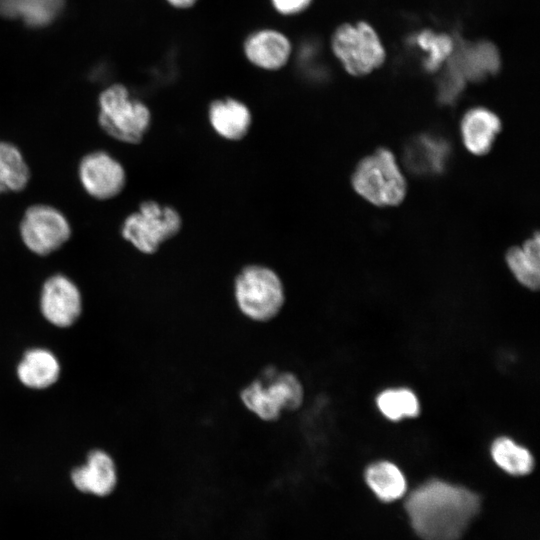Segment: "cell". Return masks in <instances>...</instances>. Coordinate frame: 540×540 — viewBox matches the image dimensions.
<instances>
[{
	"label": "cell",
	"mask_w": 540,
	"mask_h": 540,
	"mask_svg": "<svg viewBox=\"0 0 540 540\" xmlns=\"http://www.w3.org/2000/svg\"><path fill=\"white\" fill-rule=\"evenodd\" d=\"M404 508L422 540H459L481 508L475 492L439 479L414 489Z\"/></svg>",
	"instance_id": "6da1fadb"
},
{
	"label": "cell",
	"mask_w": 540,
	"mask_h": 540,
	"mask_svg": "<svg viewBox=\"0 0 540 540\" xmlns=\"http://www.w3.org/2000/svg\"><path fill=\"white\" fill-rule=\"evenodd\" d=\"M304 396V386L297 374L274 365L264 367L239 391L243 407L266 423L278 421L284 412L299 409Z\"/></svg>",
	"instance_id": "7a4b0ae2"
},
{
	"label": "cell",
	"mask_w": 540,
	"mask_h": 540,
	"mask_svg": "<svg viewBox=\"0 0 540 540\" xmlns=\"http://www.w3.org/2000/svg\"><path fill=\"white\" fill-rule=\"evenodd\" d=\"M234 298L244 318L263 324L281 313L286 296L281 278L275 271L262 265H249L236 276Z\"/></svg>",
	"instance_id": "3957f363"
},
{
	"label": "cell",
	"mask_w": 540,
	"mask_h": 540,
	"mask_svg": "<svg viewBox=\"0 0 540 540\" xmlns=\"http://www.w3.org/2000/svg\"><path fill=\"white\" fill-rule=\"evenodd\" d=\"M355 191L376 206H395L406 194V181L388 149L380 148L362 159L352 175Z\"/></svg>",
	"instance_id": "277c9868"
},
{
	"label": "cell",
	"mask_w": 540,
	"mask_h": 540,
	"mask_svg": "<svg viewBox=\"0 0 540 540\" xmlns=\"http://www.w3.org/2000/svg\"><path fill=\"white\" fill-rule=\"evenodd\" d=\"M98 122L112 138L129 144L139 143L150 125L148 107L131 98L122 84H113L99 96Z\"/></svg>",
	"instance_id": "5b68a950"
},
{
	"label": "cell",
	"mask_w": 540,
	"mask_h": 540,
	"mask_svg": "<svg viewBox=\"0 0 540 540\" xmlns=\"http://www.w3.org/2000/svg\"><path fill=\"white\" fill-rule=\"evenodd\" d=\"M331 48L344 69L353 76H364L379 68L385 61V49L366 22L338 26L331 37Z\"/></svg>",
	"instance_id": "8992f818"
},
{
	"label": "cell",
	"mask_w": 540,
	"mask_h": 540,
	"mask_svg": "<svg viewBox=\"0 0 540 540\" xmlns=\"http://www.w3.org/2000/svg\"><path fill=\"white\" fill-rule=\"evenodd\" d=\"M181 225V217L174 208L149 200L142 202L139 210L124 220L121 234L140 252L152 254L163 242L174 237Z\"/></svg>",
	"instance_id": "52a82bcc"
},
{
	"label": "cell",
	"mask_w": 540,
	"mask_h": 540,
	"mask_svg": "<svg viewBox=\"0 0 540 540\" xmlns=\"http://www.w3.org/2000/svg\"><path fill=\"white\" fill-rule=\"evenodd\" d=\"M19 231L25 247L39 256H47L57 251L72 234L65 215L47 204L29 206L23 214Z\"/></svg>",
	"instance_id": "ba28073f"
},
{
	"label": "cell",
	"mask_w": 540,
	"mask_h": 540,
	"mask_svg": "<svg viewBox=\"0 0 540 540\" xmlns=\"http://www.w3.org/2000/svg\"><path fill=\"white\" fill-rule=\"evenodd\" d=\"M78 175L84 190L98 200L117 196L126 183L123 166L105 151L85 155L79 163Z\"/></svg>",
	"instance_id": "9c48e42d"
},
{
	"label": "cell",
	"mask_w": 540,
	"mask_h": 540,
	"mask_svg": "<svg viewBox=\"0 0 540 540\" xmlns=\"http://www.w3.org/2000/svg\"><path fill=\"white\" fill-rule=\"evenodd\" d=\"M81 294L66 276L48 278L42 288L40 306L44 317L59 327L71 325L81 312Z\"/></svg>",
	"instance_id": "30bf717a"
},
{
	"label": "cell",
	"mask_w": 540,
	"mask_h": 540,
	"mask_svg": "<svg viewBox=\"0 0 540 540\" xmlns=\"http://www.w3.org/2000/svg\"><path fill=\"white\" fill-rule=\"evenodd\" d=\"M450 154V144L443 136L421 133L407 141L403 160L412 173L419 176H435L444 171Z\"/></svg>",
	"instance_id": "8fae6325"
},
{
	"label": "cell",
	"mask_w": 540,
	"mask_h": 540,
	"mask_svg": "<svg viewBox=\"0 0 540 540\" xmlns=\"http://www.w3.org/2000/svg\"><path fill=\"white\" fill-rule=\"evenodd\" d=\"M246 59L263 70L275 71L284 67L292 53V44L282 32L265 28L250 33L243 44Z\"/></svg>",
	"instance_id": "7c38bea8"
},
{
	"label": "cell",
	"mask_w": 540,
	"mask_h": 540,
	"mask_svg": "<svg viewBox=\"0 0 540 540\" xmlns=\"http://www.w3.org/2000/svg\"><path fill=\"white\" fill-rule=\"evenodd\" d=\"M71 479L82 492L107 496L117 484L116 466L107 453L95 450L88 455L85 465L72 471Z\"/></svg>",
	"instance_id": "4fadbf2b"
},
{
	"label": "cell",
	"mask_w": 540,
	"mask_h": 540,
	"mask_svg": "<svg viewBox=\"0 0 540 540\" xmlns=\"http://www.w3.org/2000/svg\"><path fill=\"white\" fill-rule=\"evenodd\" d=\"M460 129L467 150L475 155H484L490 151L501 129V121L489 109L475 107L464 114Z\"/></svg>",
	"instance_id": "5bb4252c"
},
{
	"label": "cell",
	"mask_w": 540,
	"mask_h": 540,
	"mask_svg": "<svg viewBox=\"0 0 540 540\" xmlns=\"http://www.w3.org/2000/svg\"><path fill=\"white\" fill-rule=\"evenodd\" d=\"M209 120L220 136L229 140H239L247 134L252 118L250 110L244 103L227 98L210 104Z\"/></svg>",
	"instance_id": "9a60e30c"
},
{
	"label": "cell",
	"mask_w": 540,
	"mask_h": 540,
	"mask_svg": "<svg viewBox=\"0 0 540 540\" xmlns=\"http://www.w3.org/2000/svg\"><path fill=\"white\" fill-rule=\"evenodd\" d=\"M65 0H0V15L21 18L31 27L50 24L63 9Z\"/></svg>",
	"instance_id": "2e32d148"
},
{
	"label": "cell",
	"mask_w": 540,
	"mask_h": 540,
	"mask_svg": "<svg viewBox=\"0 0 540 540\" xmlns=\"http://www.w3.org/2000/svg\"><path fill=\"white\" fill-rule=\"evenodd\" d=\"M365 481L375 496L385 503L402 498L407 490L404 474L388 461H379L368 466L365 470Z\"/></svg>",
	"instance_id": "e0dca14e"
},
{
	"label": "cell",
	"mask_w": 540,
	"mask_h": 540,
	"mask_svg": "<svg viewBox=\"0 0 540 540\" xmlns=\"http://www.w3.org/2000/svg\"><path fill=\"white\" fill-rule=\"evenodd\" d=\"M60 372L55 356L44 349L28 351L18 366L20 381L31 388L42 389L53 384Z\"/></svg>",
	"instance_id": "ac0fdd59"
},
{
	"label": "cell",
	"mask_w": 540,
	"mask_h": 540,
	"mask_svg": "<svg viewBox=\"0 0 540 540\" xmlns=\"http://www.w3.org/2000/svg\"><path fill=\"white\" fill-rule=\"evenodd\" d=\"M539 235L535 233L521 247L506 254L509 269L515 278L529 289H537L540 280Z\"/></svg>",
	"instance_id": "d6986e66"
},
{
	"label": "cell",
	"mask_w": 540,
	"mask_h": 540,
	"mask_svg": "<svg viewBox=\"0 0 540 540\" xmlns=\"http://www.w3.org/2000/svg\"><path fill=\"white\" fill-rule=\"evenodd\" d=\"M30 179V169L14 144L0 141V194L20 192Z\"/></svg>",
	"instance_id": "ffe728a7"
},
{
	"label": "cell",
	"mask_w": 540,
	"mask_h": 540,
	"mask_svg": "<svg viewBox=\"0 0 540 540\" xmlns=\"http://www.w3.org/2000/svg\"><path fill=\"white\" fill-rule=\"evenodd\" d=\"M491 456L503 471L514 476L529 474L534 467L532 454L507 437H500L493 442Z\"/></svg>",
	"instance_id": "44dd1931"
},
{
	"label": "cell",
	"mask_w": 540,
	"mask_h": 540,
	"mask_svg": "<svg viewBox=\"0 0 540 540\" xmlns=\"http://www.w3.org/2000/svg\"><path fill=\"white\" fill-rule=\"evenodd\" d=\"M380 412L392 421L416 417L420 412L417 396L407 388L387 389L376 399Z\"/></svg>",
	"instance_id": "7402d4cb"
},
{
	"label": "cell",
	"mask_w": 540,
	"mask_h": 540,
	"mask_svg": "<svg viewBox=\"0 0 540 540\" xmlns=\"http://www.w3.org/2000/svg\"><path fill=\"white\" fill-rule=\"evenodd\" d=\"M273 8L283 16H293L305 11L312 0H270Z\"/></svg>",
	"instance_id": "603a6c76"
},
{
	"label": "cell",
	"mask_w": 540,
	"mask_h": 540,
	"mask_svg": "<svg viewBox=\"0 0 540 540\" xmlns=\"http://www.w3.org/2000/svg\"><path fill=\"white\" fill-rule=\"evenodd\" d=\"M426 39H422L421 43L423 46L432 47V57L429 62L430 68H435L438 63L445 57V55L450 50V41L445 38H436L432 39L430 36H427Z\"/></svg>",
	"instance_id": "cb8c5ba5"
},
{
	"label": "cell",
	"mask_w": 540,
	"mask_h": 540,
	"mask_svg": "<svg viewBox=\"0 0 540 540\" xmlns=\"http://www.w3.org/2000/svg\"><path fill=\"white\" fill-rule=\"evenodd\" d=\"M169 5L177 9H187L196 4L198 0H165Z\"/></svg>",
	"instance_id": "d4e9b609"
}]
</instances>
